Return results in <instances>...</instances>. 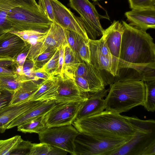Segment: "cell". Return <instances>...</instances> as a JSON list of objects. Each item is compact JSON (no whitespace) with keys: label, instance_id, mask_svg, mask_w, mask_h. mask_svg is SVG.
I'll use <instances>...</instances> for the list:
<instances>
[{"label":"cell","instance_id":"4","mask_svg":"<svg viewBox=\"0 0 155 155\" xmlns=\"http://www.w3.org/2000/svg\"><path fill=\"white\" fill-rule=\"evenodd\" d=\"M7 17L15 31L47 30L52 22L41 12L35 0H18Z\"/></svg>","mask_w":155,"mask_h":155},{"label":"cell","instance_id":"25","mask_svg":"<svg viewBox=\"0 0 155 155\" xmlns=\"http://www.w3.org/2000/svg\"><path fill=\"white\" fill-rule=\"evenodd\" d=\"M18 1L0 0V36L7 32L14 31L7 17L9 11Z\"/></svg>","mask_w":155,"mask_h":155},{"label":"cell","instance_id":"36","mask_svg":"<svg viewBox=\"0 0 155 155\" xmlns=\"http://www.w3.org/2000/svg\"><path fill=\"white\" fill-rule=\"evenodd\" d=\"M35 70L33 61L27 58L22 67L23 76L26 80L35 81L33 73Z\"/></svg>","mask_w":155,"mask_h":155},{"label":"cell","instance_id":"22","mask_svg":"<svg viewBox=\"0 0 155 155\" xmlns=\"http://www.w3.org/2000/svg\"><path fill=\"white\" fill-rule=\"evenodd\" d=\"M58 87V76H51L40 83L39 87L29 100L44 101L55 100Z\"/></svg>","mask_w":155,"mask_h":155},{"label":"cell","instance_id":"21","mask_svg":"<svg viewBox=\"0 0 155 155\" xmlns=\"http://www.w3.org/2000/svg\"><path fill=\"white\" fill-rule=\"evenodd\" d=\"M57 103L55 100L39 102L15 119L8 125L7 129L17 127L31 119L46 114Z\"/></svg>","mask_w":155,"mask_h":155},{"label":"cell","instance_id":"12","mask_svg":"<svg viewBox=\"0 0 155 155\" xmlns=\"http://www.w3.org/2000/svg\"><path fill=\"white\" fill-rule=\"evenodd\" d=\"M57 76L59 87L55 100L58 103L82 102L91 95L81 91L73 79L64 74Z\"/></svg>","mask_w":155,"mask_h":155},{"label":"cell","instance_id":"28","mask_svg":"<svg viewBox=\"0 0 155 155\" xmlns=\"http://www.w3.org/2000/svg\"><path fill=\"white\" fill-rule=\"evenodd\" d=\"M25 81L24 77L16 74H0V88L8 91L13 95Z\"/></svg>","mask_w":155,"mask_h":155},{"label":"cell","instance_id":"19","mask_svg":"<svg viewBox=\"0 0 155 155\" xmlns=\"http://www.w3.org/2000/svg\"><path fill=\"white\" fill-rule=\"evenodd\" d=\"M48 30L11 31L18 35L26 43L30 45L27 58L34 61L38 57L40 48L46 36Z\"/></svg>","mask_w":155,"mask_h":155},{"label":"cell","instance_id":"40","mask_svg":"<svg viewBox=\"0 0 155 155\" xmlns=\"http://www.w3.org/2000/svg\"><path fill=\"white\" fill-rule=\"evenodd\" d=\"M26 44V45L23 49L18 53L13 58L17 64L21 67H23L27 58L30 46L29 44L27 43Z\"/></svg>","mask_w":155,"mask_h":155},{"label":"cell","instance_id":"8","mask_svg":"<svg viewBox=\"0 0 155 155\" xmlns=\"http://www.w3.org/2000/svg\"><path fill=\"white\" fill-rule=\"evenodd\" d=\"M78 133L71 124L47 128L38 134L41 143L60 148L74 155V140Z\"/></svg>","mask_w":155,"mask_h":155},{"label":"cell","instance_id":"38","mask_svg":"<svg viewBox=\"0 0 155 155\" xmlns=\"http://www.w3.org/2000/svg\"><path fill=\"white\" fill-rule=\"evenodd\" d=\"M78 54L81 59L90 63V51L89 41L83 40L79 47Z\"/></svg>","mask_w":155,"mask_h":155},{"label":"cell","instance_id":"34","mask_svg":"<svg viewBox=\"0 0 155 155\" xmlns=\"http://www.w3.org/2000/svg\"><path fill=\"white\" fill-rule=\"evenodd\" d=\"M65 32L68 45L72 50L79 55L78 51L79 46L82 41L85 39L72 31L65 29Z\"/></svg>","mask_w":155,"mask_h":155},{"label":"cell","instance_id":"13","mask_svg":"<svg viewBox=\"0 0 155 155\" xmlns=\"http://www.w3.org/2000/svg\"><path fill=\"white\" fill-rule=\"evenodd\" d=\"M68 44L65 29L55 22H52L40 48L38 57L43 53L56 50Z\"/></svg>","mask_w":155,"mask_h":155},{"label":"cell","instance_id":"15","mask_svg":"<svg viewBox=\"0 0 155 155\" xmlns=\"http://www.w3.org/2000/svg\"><path fill=\"white\" fill-rule=\"evenodd\" d=\"M74 76L81 77L86 80L95 92L105 89L107 85L101 71L91 63L83 60L75 70L72 78Z\"/></svg>","mask_w":155,"mask_h":155},{"label":"cell","instance_id":"44","mask_svg":"<svg viewBox=\"0 0 155 155\" xmlns=\"http://www.w3.org/2000/svg\"><path fill=\"white\" fill-rule=\"evenodd\" d=\"M93 1H94V2H96L97 0H92Z\"/></svg>","mask_w":155,"mask_h":155},{"label":"cell","instance_id":"37","mask_svg":"<svg viewBox=\"0 0 155 155\" xmlns=\"http://www.w3.org/2000/svg\"><path fill=\"white\" fill-rule=\"evenodd\" d=\"M130 8L133 9H155V0H128Z\"/></svg>","mask_w":155,"mask_h":155},{"label":"cell","instance_id":"6","mask_svg":"<svg viewBox=\"0 0 155 155\" xmlns=\"http://www.w3.org/2000/svg\"><path fill=\"white\" fill-rule=\"evenodd\" d=\"M131 138H113L79 132L74 140V155H109Z\"/></svg>","mask_w":155,"mask_h":155},{"label":"cell","instance_id":"5","mask_svg":"<svg viewBox=\"0 0 155 155\" xmlns=\"http://www.w3.org/2000/svg\"><path fill=\"white\" fill-rule=\"evenodd\" d=\"M140 129L109 155H155V121L141 120Z\"/></svg>","mask_w":155,"mask_h":155},{"label":"cell","instance_id":"23","mask_svg":"<svg viewBox=\"0 0 155 155\" xmlns=\"http://www.w3.org/2000/svg\"><path fill=\"white\" fill-rule=\"evenodd\" d=\"M32 80L23 81L20 87L12 95L8 105H13L27 102L38 89L40 84Z\"/></svg>","mask_w":155,"mask_h":155},{"label":"cell","instance_id":"11","mask_svg":"<svg viewBox=\"0 0 155 155\" xmlns=\"http://www.w3.org/2000/svg\"><path fill=\"white\" fill-rule=\"evenodd\" d=\"M124 31V28L121 22L114 20L110 26L104 29L102 36L112 56L116 75L119 70V61Z\"/></svg>","mask_w":155,"mask_h":155},{"label":"cell","instance_id":"32","mask_svg":"<svg viewBox=\"0 0 155 155\" xmlns=\"http://www.w3.org/2000/svg\"><path fill=\"white\" fill-rule=\"evenodd\" d=\"M59 48L56 50L51 58L43 66L36 70L45 72L51 76H55L54 74L58 65L59 57Z\"/></svg>","mask_w":155,"mask_h":155},{"label":"cell","instance_id":"26","mask_svg":"<svg viewBox=\"0 0 155 155\" xmlns=\"http://www.w3.org/2000/svg\"><path fill=\"white\" fill-rule=\"evenodd\" d=\"M89 48L91 63L99 70H105L115 76L112 61L93 48Z\"/></svg>","mask_w":155,"mask_h":155},{"label":"cell","instance_id":"20","mask_svg":"<svg viewBox=\"0 0 155 155\" xmlns=\"http://www.w3.org/2000/svg\"><path fill=\"white\" fill-rule=\"evenodd\" d=\"M32 143L24 140L18 135L8 139L0 140V155H28Z\"/></svg>","mask_w":155,"mask_h":155},{"label":"cell","instance_id":"10","mask_svg":"<svg viewBox=\"0 0 155 155\" xmlns=\"http://www.w3.org/2000/svg\"><path fill=\"white\" fill-rule=\"evenodd\" d=\"M54 11L55 21L64 28L78 34L86 40L89 38L82 23L74 14L58 0H50Z\"/></svg>","mask_w":155,"mask_h":155},{"label":"cell","instance_id":"18","mask_svg":"<svg viewBox=\"0 0 155 155\" xmlns=\"http://www.w3.org/2000/svg\"><path fill=\"white\" fill-rule=\"evenodd\" d=\"M40 101H29L0 109V133H4L9 124L21 114Z\"/></svg>","mask_w":155,"mask_h":155},{"label":"cell","instance_id":"31","mask_svg":"<svg viewBox=\"0 0 155 155\" xmlns=\"http://www.w3.org/2000/svg\"><path fill=\"white\" fill-rule=\"evenodd\" d=\"M89 46L93 48L95 50L109 58L113 62V58L106 44L102 37L99 40H92L89 39ZM114 72L115 76H116Z\"/></svg>","mask_w":155,"mask_h":155},{"label":"cell","instance_id":"29","mask_svg":"<svg viewBox=\"0 0 155 155\" xmlns=\"http://www.w3.org/2000/svg\"><path fill=\"white\" fill-rule=\"evenodd\" d=\"M68 153L60 148L40 142L32 143L28 155H66Z\"/></svg>","mask_w":155,"mask_h":155},{"label":"cell","instance_id":"7","mask_svg":"<svg viewBox=\"0 0 155 155\" xmlns=\"http://www.w3.org/2000/svg\"><path fill=\"white\" fill-rule=\"evenodd\" d=\"M70 6L80 15L78 17L85 29L89 39L96 40L102 35L104 29L100 20L102 18L109 20L107 14L102 15L99 14L94 5L88 0H69Z\"/></svg>","mask_w":155,"mask_h":155},{"label":"cell","instance_id":"27","mask_svg":"<svg viewBox=\"0 0 155 155\" xmlns=\"http://www.w3.org/2000/svg\"><path fill=\"white\" fill-rule=\"evenodd\" d=\"M31 119L18 125L17 131L23 133H36L38 134L46 129L45 115Z\"/></svg>","mask_w":155,"mask_h":155},{"label":"cell","instance_id":"30","mask_svg":"<svg viewBox=\"0 0 155 155\" xmlns=\"http://www.w3.org/2000/svg\"><path fill=\"white\" fill-rule=\"evenodd\" d=\"M146 86V94L144 107L148 111L155 110V81L144 82Z\"/></svg>","mask_w":155,"mask_h":155},{"label":"cell","instance_id":"39","mask_svg":"<svg viewBox=\"0 0 155 155\" xmlns=\"http://www.w3.org/2000/svg\"><path fill=\"white\" fill-rule=\"evenodd\" d=\"M56 50H53L43 53L39 55L33 61L36 70L43 66L51 58Z\"/></svg>","mask_w":155,"mask_h":155},{"label":"cell","instance_id":"1","mask_svg":"<svg viewBox=\"0 0 155 155\" xmlns=\"http://www.w3.org/2000/svg\"><path fill=\"white\" fill-rule=\"evenodd\" d=\"M119 61V70L130 68L139 73L144 82L155 81V44L146 31L138 29L123 21Z\"/></svg>","mask_w":155,"mask_h":155},{"label":"cell","instance_id":"17","mask_svg":"<svg viewBox=\"0 0 155 155\" xmlns=\"http://www.w3.org/2000/svg\"><path fill=\"white\" fill-rule=\"evenodd\" d=\"M18 35L11 31L0 36V58H14L26 45Z\"/></svg>","mask_w":155,"mask_h":155},{"label":"cell","instance_id":"24","mask_svg":"<svg viewBox=\"0 0 155 155\" xmlns=\"http://www.w3.org/2000/svg\"><path fill=\"white\" fill-rule=\"evenodd\" d=\"M63 73L72 78L73 73L82 60L68 44L64 46Z\"/></svg>","mask_w":155,"mask_h":155},{"label":"cell","instance_id":"2","mask_svg":"<svg viewBox=\"0 0 155 155\" xmlns=\"http://www.w3.org/2000/svg\"><path fill=\"white\" fill-rule=\"evenodd\" d=\"M72 125L80 133L113 138H130L141 127L130 117L105 110L83 118L75 120Z\"/></svg>","mask_w":155,"mask_h":155},{"label":"cell","instance_id":"42","mask_svg":"<svg viewBox=\"0 0 155 155\" xmlns=\"http://www.w3.org/2000/svg\"><path fill=\"white\" fill-rule=\"evenodd\" d=\"M59 57L58 65L54 75H61L63 73V67L64 60V46H62L59 48Z\"/></svg>","mask_w":155,"mask_h":155},{"label":"cell","instance_id":"3","mask_svg":"<svg viewBox=\"0 0 155 155\" xmlns=\"http://www.w3.org/2000/svg\"><path fill=\"white\" fill-rule=\"evenodd\" d=\"M146 91L145 82L139 77L112 83L105 97V110L120 114L137 106H143Z\"/></svg>","mask_w":155,"mask_h":155},{"label":"cell","instance_id":"43","mask_svg":"<svg viewBox=\"0 0 155 155\" xmlns=\"http://www.w3.org/2000/svg\"><path fill=\"white\" fill-rule=\"evenodd\" d=\"M33 75L35 81H38L39 79L45 80L52 76L45 72L37 70H35L34 72Z\"/></svg>","mask_w":155,"mask_h":155},{"label":"cell","instance_id":"35","mask_svg":"<svg viewBox=\"0 0 155 155\" xmlns=\"http://www.w3.org/2000/svg\"><path fill=\"white\" fill-rule=\"evenodd\" d=\"M38 5L45 15L52 22L54 21L53 8L50 0H38Z\"/></svg>","mask_w":155,"mask_h":155},{"label":"cell","instance_id":"33","mask_svg":"<svg viewBox=\"0 0 155 155\" xmlns=\"http://www.w3.org/2000/svg\"><path fill=\"white\" fill-rule=\"evenodd\" d=\"M16 64L13 58H0V74H15Z\"/></svg>","mask_w":155,"mask_h":155},{"label":"cell","instance_id":"16","mask_svg":"<svg viewBox=\"0 0 155 155\" xmlns=\"http://www.w3.org/2000/svg\"><path fill=\"white\" fill-rule=\"evenodd\" d=\"M109 89L96 92L83 101L78 111L76 119L88 117L99 113L105 110V97Z\"/></svg>","mask_w":155,"mask_h":155},{"label":"cell","instance_id":"41","mask_svg":"<svg viewBox=\"0 0 155 155\" xmlns=\"http://www.w3.org/2000/svg\"><path fill=\"white\" fill-rule=\"evenodd\" d=\"M12 95L8 91L0 88V109L9 104Z\"/></svg>","mask_w":155,"mask_h":155},{"label":"cell","instance_id":"14","mask_svg":"<svg viewBox=\"0 0 155 155\" xmlns=\"http://www.w3.org/2000/svg\"><path fill=\"white\" fill-rule=\"evenodd\" d=\"M125 15L129 24L136 28L146 31L155 28V9H133L126 12Z\"/></svg>","mask_w":155,"mask_h":155},{"label":"cell","instance_id":"9","mask_svg":"<svg viewBox=\"0 0 155 155\" xmlns=\"http://www.w3.org/2000/svg\"><path fill=\"white\" fill-rule=\"evenodd\" d=\"M83 102L57 103L45 115L47 127L72 124Z\"/></svg>","mask_w":155,"mask_h":155}]
</instances>
